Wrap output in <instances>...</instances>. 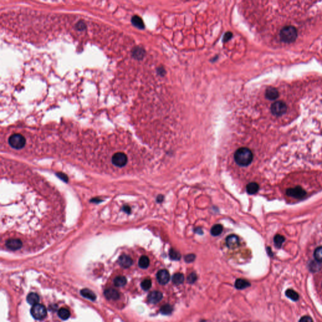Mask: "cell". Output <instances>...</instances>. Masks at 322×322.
I'll use <instances>...</instances> for the list:
<instances>
[{
	"label": "cell",
	"mask_w": 322,
	"mask_h": 322,
	"mask_svg": "<svg viewBox=\"0 0 322 322\" xmlns=\"http://www.w3.org/2000/svg\"><path fill=\"white\" fill-rule=\"evenodd\" d=\"M235 163L240 166H247L252 163L253 154L252 151L246 147L238 149L234 154Z\"/></svg>",
	"instance_id": "cell-1"
},
{
	"label": "cell",
	"mask_w": 322,
	"mask_h": 322,
	"mask_svg": "<svg viewBox=\"0 0 322 322\" xmlns=\"http://www.w3.org/2000/svg\"><path fill=\"white\" fill-rule=\"evenodd\" d=\"M298 36L296 29L293 26H286L280 32L279 37L282 42L290 43L296 40Z\"/></svg>",
	"instance_id": "cell-2"
},
{
	"label": "cell",
	"mask_w": 322,
	"mask_h": 322,
	"mask_svg": "<svg viewBox=\"0 0 322 322\" xmlns=\"http://www.w3.org/2000/svg\"><path fill=\"white\" fill-rule=\"evenodd\" d=\"M8 143L12 148L19 150L24 147L26 139L21 134L15 133L9 137Z\"/></svg>",
	"instance_id": "cell-3"
},
{
	"label": "cell",
	"mask_w": 322,
	"mask_h": 322,
	"mask_svg": "<svg viewBox=\"0 0 322 322\" xmlns=\"http://www.w3.org/2000/svg\"><path fill=\"white\" fill-rule=\"evenodd\" d=\"M31 314L36 320H42L47 316V310L42 304H36L31 308Z\"/></svg>",
	"instance_id": "cell-4"
},
{
	"label": "cell",
	"mask_w": 322,
	"mask_h": 322,
	"mask_svg": "<svg viewBox=\"0 0 322 322\" xmlns=\"http://www.w3.org/2000/svg\"><path fill=\"white\" fill-rule=\"evenodd\" d=\"M128 162L127 155L123 152L115 153L111 158V163L117 167H123L126 166Z\"/></svg>",
	"instance_id": "cell-5"
},
{
	"label": "cell",
	"mask_w": 322,
	"mask_h": 322,
	"mask_svg": "<svg viewBox=\"0 0 322 322\" xmlns=\"http://www.w3.org/2000/svg\"><path fill=\"white\" fill-rule=\"evenodd\" d=\"M287 108V105L284 102L278 101L274 102L271 105V110L274 115L279 117V116H282L286 112Z\"/></svg>",
	"instance_id": "cell-6"
},
{
	"label": "cell",
	"mask_w": 322,
	"mask_h": 322,
	"mask_svg": "<svg viewBox=\"0 0 322 322\" xmlns=\"http://www.w3.org/2000/svg\"><path fill=\"white\" fill-rule=\"evenodd\" d=\"M286 194H287V195L291 196V197L301 199L303 197H305L307 194V193L302 187L300 186H296L295 187H293V188H289L288 190H287V191H286Z\"/></svg>",
	"instance_id": "cell-7"
},
{
	"label": "cell",
	"mask_w": 322,
	"mask_h": 322,
	"mask_svg": "<svg viewBox=\"0 0 322 322\" xmlns=\"http://www.w3.org/2000/svg\"><path fill=\"white\" fill-rule=\"evenodd\" d=\"M157 279L158 282L164 285L167 284L170 279V275L169 272L166 269H161L157 274Z\"/></svg>",
	"instance_id": "cell-8"
},
{
	"label": "cell",
	"mask_w": 322,
	"mask_h": 322,
	"mask_svg": "<svg viewBox=\"0 0 322 322\" xmlns=\"http://www.w3.org/2000/svg\"><path fill=\"white\" fill-rule=\"evenodd\" d=\"M6 246L12 250H19L22 247V242L20 239H10L6 242Z\"/></svg>",
	"instance_id": "cell-9"
},
{
	"label": "cell",
	"mask_w": 322,
	"mask_h": 322,
	"mask_svg": "<svg viewBox=\"0 0 322 322\" xmlns=\"http://www.w3.org/2000/svg\"><path fill=\"white\" fill-rule=\"evenodd\" d=\"M163 295L162 293H160V291H154L151 292L148 295L147 299L149 303H152V304H156L159 302L161 300L163 299Z\"/></svg>",
	"instance_id": "cell-10"
},
{
	"label": "cell",
	"mask_w": 322,
	"mask_h": 322,
	"mask_svg": "<svg viewBox=\"0 0 322 322\" xmlns=\"http://www.w3.org/2000/svg\"><path fill=\"white\" fill-rule=\"evenodd\" d=\"M118 262L122 267L124 268H128L132 265L133 261L132 259L129 255L123 254L119 257Z\"/></svg>",
	"instance_id": "cell-11"
},
{
	"label": "cell",
	"mask_w": 322,
	"mask_h": 322,
	"mask_svg": "<svg viewBox=\"0 0 322 322\" xmlns=\"http://www.w3.org/2000/svg\"><path fill=\"white\" fill-rule=\"evenodd\" d=\"M227 245L231 248H235L239 245V238L235 235H230L226 238Z\"/></svg>",
	"instance_id": "cell-12"
},
{
	"label": "cell",
	"mask_w": 322,
	"mask_h": 322,
	"mask_svg": "<svg viewBox=\"0 0 322 322\" xmlns=\"http://www.w3.org/2000/svg\"><path fill=\"white\" fill-rule=\"evenodd\" d=\"M265 95L268 100H275L279 96V92L275 87H269L266 89Z\"/></svg>",
	"instance_id": "cell-13"
},
{
	"label": "cell",
	"mask_w": 322,
	"mask_h": 322,
	"mask_svg": "<svg viewBox=\"0 0 322 322\" xmlns=\"http://www.w3.org/2000/svg\"><path fill=\"white\" fill-rule=\"evenodd\" d=\"M104 294L105 297L108 300H117L120 298V294L118 292L113 288L107 289L104 291Z\"/></svg>",
	"instance_id": "cell-14"
},
{
	"label": "cell",
	"mask_w": 322,
	"mask_h": 322,
	"mask_svg": "<svg viewBox=\"0 0 322 322\" xmlns=\"http://www.w3.org/2000/svg\"><path fill=\"white\" fill-rule=\"evenodd\" d=\"M132 23L133 25L135 27L139 29H144L145 28L144 23L143 22L142 19L141 18L137 15L133 16L132 18Z\"/></svg>",
	"instance_id": "cell-15"
},
{
	"label": "cell",
	"mask_w": 322,
	"mask_h": 322,
	"mask_svg": "<svg viewBox=\"0 0 322 322\" xmlns=\"http://www.w3.org/2000/svg\"><path fill=\"white\" fill-rule=\"evenodd\" d=\"M39 300V296L37 293H31L29 294L27 297H26V301H27L30 305H32L33 306L36 305V304H38Z\"/></svg>",
	"instance_id": "cell-16"
},
{
	"label": "cell",
	"mask_w": 322,
	"mask_h": 322,
	"mask_svg": "<svg viewBox=\"0 0 322 322\" xmlns=\"http://www.w3.org/2000/svg\"><path fill=\"white\" fill-rule=\"evenodd\" d=\"M80 293L84 298H86L91 301H94L96 298L95 294L93 291H91V290H89L88 289H82L81 291H80Z\"/></svg>",
	"instance_id": "cell-17"
},
{
	"label": "cell",
	"mask_w": 322,
	"mask_h": 322,
	"mask_svg": "<svg viewBox=\"0 0 322 322\" xmlns=\"http://www.w3.org/2000/svg\"><path fill=\"white\" fill-rule=\"evenodd\" d=\"M259 189V184L256 183H250L247 184L246 187V190L248 194H254L258 192Z\"/></svg>",
	"instance_id": "cell-18"
},
{
	"label": "cell",
	"mask_w": 322,
	"mask_h": 322,
	"mask_svg": "<svg viewBox=\"0 0 322 322\" xmlns=\"http://www.w3.org/2000/svg\"><path fill=\"white\" fill-rule=\"evenodd\" d=\"M235 287L238 289H245L250 286V284L246 280L243 279H238L235 283Z\"/></svg>",
	"instance_id": "cell-19"
},
{
	"label": "cell",
	"mask_w": 322,
	"mask_h": 322,
	"mask_svg": "<svg viewBox=\"0 0 322 322\" xmlns=\"http://www.w3.org/2000/svg\"><path fill=\"white\" fill-rule=\"evenodd\" d=\"M113 283L117 287H123L127 284V279L124 276H117L114 279Z\"/></svg>",
	"instance_id": "cell-20"
},
{
	"label": "cell",
	"mask_w": 322,
	"mask_h": 322,
	"mask_svg": "<svg viewBox=\"0 0 322 322\" xmlns=\"http://www.w3.org/2000/svg\"><path fill=\"white\" fill-rule=\"evenodd\" d=\"M149 259L146 255L142 256L139 261V265L142 269H146V268L149 267Z\"/></svg>",
	"instance_id": "cell-21"
},
{
	"label": "cell",
	"mask_w": 322,
	"mask_h": 322,
	"mask_svg": "<svg viewBox=\"0 0 322 322\" xmlns=\"http://www.w3.org/2000/svg\"><path fill=\"white\" fill-rule=\"evenodd\" d=\"M184 277L182 273H176L173 275L172 278L173 282L177 285L182 284L184 282Z\"/></svg>",
	"instance_id": "cell-22"
},
{
	"label": "cell",
	"mask_w": 322,
	"mask_h": 322,
	"mask_svg": "<svg viewBox=\"0 0 322 322\" xmlns=\"http://www.w3.org/2000/svg\"><path fill=\"white\" fill-rule=\"evenodd\" d=\"M223 231V226L220 224H217L214 225L211 229V234L213 236H218Z\"/></svg>",
	"instance_id": "cell-23"
},
{
	"label": "cell",
	"mask_w": 322,
	"mask_h": 322,
	"mask_svg": "<svg viewBox=\"0 0 322 322\" xmlns=\"http://www.w3.org/2000/svg\"><path fill=\"white\" fill-rule=\"evenodd\" d=\"M70 311L65 308H60L58 311V315L59 317L62 319V320H67L70 317Z\"/></svg>",
	"instance_id": "cell-24"
},
{
	"label": "cell",
	"mask_w": 322,
	"mask_h": 322,
	"mask_svg": "<svg viewBox=\"0 0 322 322\" xmlns=\"http://www.w3.org/2000/svg\"><path fill=\"white\" fill-rule=\"evenodd\" d=\"M286 295L288 298H289L290 299H291L292 300H293L294 301H298V299H299L298 294L296 291H294L293 289H288L287 291H286Z\"/></svg>",
	"instance_id": "cell-25"
},
{
	"label": "cell",
	"mask_w": 322,
	"mask_h": 322,
	"mask_svg": "<svg viewBox=\"0 0 322 322\" xmlns=\"http://www.w3.org/2000/svg\"><path fill=\"white\" fill-rule=\"evenodd\" d=\"M284 240H285L284 237L283 235H281L279 234L276 235L274 238V242L275 245L278 248L281 247Z\"/></svg>",
	"instance_id": "cell-26"
},
{
	"label": "cell",
	"mask_w": 322,
	"mask_h": 322,
	"mask_svg": "<svg viewBox=\"0 0 322 322\" xmlns=\"http://www.w3.org/2000/svg\"><path fill=\"white\" fill-rule=\"evenodd\" d=\"M169 256H170V257H171V259H173V260H174V261L180 260L181 257V255L180 253L178 251H177V250H176L175 249H173V248L170 250Z\"/></svg>",
	"instance_id": "cell-27"
},
{
	"label": "cell",
	"mask_w": 322,
	"mask_h": 322,
	"mask_svg": "<svg viewBox=\"0 0 322 322\" xmlns=\"http://www.w3.org/2000/svg\"><path fill=\"white\" fill-rule=\"evenodd\" d=\"M314 257L317 262H322V247H319L314 252Z\"/></svg>",
	"instance_id": "cell-28"
},
{
	"label": "cell",
	"mask_w": 322,
	"mask_h": 322,
	"mask_svg": "<svg viewBox=\"0 0 322 322\" xmlns=\"http://www.w3.org/2000/svg\"><path fill=\"white\" fill-rule=\"evenodd\" d=\"M151 286H152V281L150 279H149L144 280L141 283L142 288L145 291L149 290L151 288Z\"/></svg>",
	"instance_id": "cell-29"
},
{
	"label": "cell",
	"mask_w": 322,
	"mask_h": 322,
	"mask_svg": "<svg viewBox=\"0 0 322 322\" xmlns=\"http://www.w3.org/2000/svg\"><path fill=\"white\" fill-rule=\"evenodd\" d=\"M173 311V308L171 305H165L164 306L162 307V308H160V311L162 312V313L164 314V315H169Z\"/></svg>",
	"instance_id": "cell-30"
},
{
	"label": "cell",
	"mask_w": 322,
	"mask_h": 322,
	"mask_svg": "<svg viewBox=\"0 0 322 322\" xmlns=\"http://www.w3.org/2000/svg\"><path fill=\"white\" fill-rule=\"evenodd\" d=\"M196 279H197V276L195 273H191L187 278V281L190 283H194Z\"/></svg>",
	"instance_id": "cell-31"
},
{
	"label": "cell",
	"mask_w": 322,
	"mask_h": 322,
	"mask_svg": "<svg viewBox=\"0 0 322 322\" xmlns=\"http://www.w3.org/2000/svg\"><path fill=\"white\" fill-rule=\"evenodd\" d=\"M86 24L83 22H79L76 25V29L79 30H83L86 29Z\"/></svg>",
	"instance_id": "cell-32"
},
{
	"label": "cell",
	"mask_w": 322,
	"mask_h": 322,
	"mask_svg": "<svg viewBox=\"0 0 322 322\" xmlns=\"http://www.w3.org/2000/svg\"><path fill=\"white\" fill-rule=\"evenodd\" d=\"M194 259H195V255L193 254H188V255H186L185 257V261L187 262H191L194 260Z\"/></svg>",
	"instance_id": "cell-33"
},
{
	"label": "cell",
	"mask_w": 322,
	"mask_h": 322,
	"mask_svg": "<svg viewBox=\"0 0 322 322\" xmlns=\"http://www.w3.org/2000/svg\"><path fill=\"white\" fill-rule=\"evenodd\" d=\"M299 322H313V320L311 317H308V316H305V317H302L300 320Z\"/></svg>",
	"instance_id": "cell-34"
},
{
	"label": "cell",
	"mask_w": 322,
	"mask_h": 322,
	"mask_svg": "<svg viewBox=\"0 0 322 322\" xmlns=\"http://www.w3.org/2000/svg\"><path fill=\"white\" fill-rule=\"evenodd\" d=\"M142 50H141L140 49H137L133 51V55L134 56H135L136 57H140L142 55V54H140V53H142Z\"/></svg>",
	"instance_id": "cell-35"
},
{
	"label": "cell",
	"mask_w": 322,
	"mask_h": 322,
	"mask_svg": "<svg viewBox=\"0 0 322 322\" xmlns=\"http://www.w3.org/2000/svg\"><path fill=\"white\" fill-rule=\"evenodd\" d=\"M231 36H232V34H231V33H229V32H228V33H226V35H225V38H224V39H223V40H224L225 42H227V41H228V40L231 37Z\"/></svg>",
	"instance_id": "cell-36"
}]
</instances>
